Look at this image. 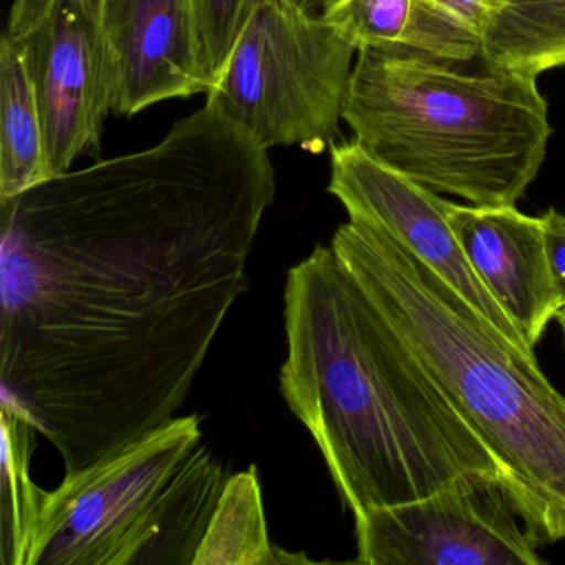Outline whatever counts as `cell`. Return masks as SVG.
Listing matches in <instances>:
<instances>
[{
	"label": "cell",
	"instance_id": "18",
	"mask_svg": "<svg viewBox=\"0 0 565 565\" xmlns=\"http://www.w3.org/2000/svg\"><path fill=\"white\" fill-rule=\"evenodd\" d=\"M541 217L544 221L545 247L555 292L561 306L565 307V216L551 207Z\"/></svg>",
	"mask_w": 565,
	"mask_h": 565
},
{
	"label": "cell",
	"instance_id": "9",
	"mask_svg": "<svg viewBox=\"0 0 565 565\" xmlns=\"http://www.w3.org/2000/svg\"><path fill=\"white\" fill-rule=\"evenodd\" d=\"M330 161L329 191L345 207L349 220L369 224L392 237L479 316L512 342L529 349L462 253L449 226L451 201L383 163L355 140L332 145Z\"/></svg>",
	"mask_w": 565,
	"mask_h": 565
},
{
	"label": "cell",
	"instance_id": "16",
	"mask_svg": "<svg viewBox=\"0 0 565 565\" xmlns=\"http://www.w3.org/2000/svg\"><path fill=\"white\" fill-rule=\"evenodd\" d=\"M494 22L481 61L539 77L565 67V0H491Z\"/></svg>",
	"mask_w": 565,
	"mask_h": 565
},
{
	"label": "cell",
	"instance_id": "5",
	"mask_svg": "<svg viewBox=\"0 0 565 565\" xmlns=\"http://www.w3.org/2000/svg\"><path fill=\"white\" fill-rule=\"evenodd\" d=\"M227 478L173 418L47 491L31 565H194Z\"/></svg>",
	"mask_w": 565,
	"mask_h": 565
},
{
	"label": "cell",
	"instance_id": "17",
	"mask_svg": "<svg viewBox=\"0 0 565 565\" xmlns=\"http://www.w3.org/2000/svg\"><path fill=\"white\" fill-rule=\"evenodd\" d=\"M260 0H191L210 87L223 74Z\"/></svg>",
	"mask_w": 565,
	"mask_h": 565
},
{
	"label": "cell",
	"instance_id": "11",
	"mask_svg": "<svg viewBox=\"0 0 565 565\" xmlns=\"http://www.w3.org/2000/svg\"><path fill=\"white\" fill-rule=\"evenodd\" d=\"M448 221L476 276L534 350L562 309L548 266L544 221L515 206L456 203Z\"/></svg>",
	"mask_w": 565,
	"mask_h": 565
},
{
	"label": "cell",
	"instance_id": "14",
	"mask_svg": "<svg viewBox=\"0 0 565 565\" xmlns=\"http://www.w3.org/2000/svg\"><path fill=\"white\" fill-rule=\"evenodd\" d=\"M310 562L274 547L267 534L256 466L230 476L198 548L194 565H280Z\"/></svg>",
	"mask_w": 565,
	"mask_h": 565
},
{
	"label": "cell",
	"instance_id": "7",
	"mask_svg": "<svg viewBox=\"0 0 565 565\" xmlns=\"http://www.w3.org/2000/svg\"><path fill=\"white\" fill-rule=\"evenodd\" d=\"M6 35L24 51L52 178L71 171L81 154L100 153L114 98L104 0H15Z\"/></svg>",
	"mask_w": 565,
	"mask_h": 565
},
{
	"label": "cell",
	"instance_id": "10",
	"mask_svg": "<svg viewBox=\"0 0 565 565\" xmlns=\"http://www.w3.org/2000/svg\"><path fill=\"white\" fill-rule=\"evenodd\" d=\"M117 115L210 90L191 0H104Z\"/></svg>",
	"mask_w": 565,
	"mask_h": 565
},
{
	"label": "cell",
	"instance_id": "19",
	"mask_svg": "<svg viewBox=\"0 0 565 565\" xmlns=\"http://www.w3.org/2000/svg\"><path fill=\"white\" fill-rule=\"evenodd\" d=\"M443 8L448 9L459 21L465 22L482 42L488 39L494 22L491 0H436Z\"/></svg>",
	"mask_w": 565,
	"mask_h": 565
},
{
	"label": "cell",
	"instance_id": "12",
	"mask_svg": "<svg viewBox=\"0 0 565 565\" xmlns=\"http://www.w3.org/2000/svg\"><path fill=\"white\" fill-rule=\"evenodd\" d=\"M323 18L359 51L481 58V41L436 0H329Z\"/></svg>",
	"mask_w": 565,
	"mask_h": 565
},
{
	"label": "cell",
	"instance_id": "13",
	"mask_svg": "<svg viewBox=\"0 0 565 565\" xmlns=\"http://www.w3.org/2000/svg\"><path fill=\"white\" fill-rule=\"evenodd\" d=\"M51 178L44 118L24 51L4 35L0 47V203Z\"/></svg>",
	"mask_w": 565,
	"mask_h": 565
},
{
	"label": "cell",
	"instance_id": "6",
	"mask_svg": "<svg viewBox=\"0 0 565 565\" xmlns=\"http://www.w3.org/2000/svg\"><path fill=\"white\" fill-rule=\"evenodd\" d=\"M356 49L299 0H260L206 102L260 147L335 145Z\"/></svg>",
	"mask_w": 565,
	"mask_h": 565
},
{
	"label": "cell",
	"instance_id": "4",
	"mask_svg": "<svg viewBox=\"0 0 565 565\" xmlns=\"http://www.w3.org/2000/svg\"><path fill=\"white\" fill-rule=\"evenodd\" d=\"M343 121L383 163L475 206H515L552 135L537 77L370 49L356 52Z\"/></svg>",
	"mask_w": 565,
	"mask_h": 565
},
{
	"label": "cell",
	"instance_id": "1",
	"mask_svg": "<svg viewBox=\"0 0 565 565\" xmlns=\"http://www.w3.org/2000/svg\"><path fill=\"white\" fill-rule=\"evenodd\" d=\"M276 193L269 150L206 102L148 150L0 203L2 403L65 476L174 418Z\"/></svg>",
	"mask_w": 565,
	"mask_h": 565
},
{
	"label": "cell",
	"instance_id": "2",
	"mask_svg": "<svg viewBox=\"0 0 565 565\" xmlns=\"http://www.w3.org/2000/svg\"><path fill=\"white\" fill-rule=\"evenodd\" d=\"M280 392L309 429L353 518L425 498L491 449L373 306L332 246L290 269Z\"/></svg>",
	"mask_w": 565,
	"mask_h": 565
},
{
	"label": "cell",
	"instance_id": "20",
	"mask_svg": "<svg viewBox=\"0 0 565 565\" xmlns=\"http://www.w3.org/2000/svg\"><path fill=\"white\" fill-rule=\"evenodd\" d=\"M555 320H557L558 326H561L562 333H564V343H565V307H562L558 310L557 316H555Z\"/></svg>",
	"mask_w": 565,
	"mask_h": 565
},
{
	"label": "cell",
	"instance_id": "3",
	"mask_svg": "<svg viewBox=\"0 0 565 565\" xmlns=\"http://www.w3.org/2000/svg\"><path fill=\"white\" fill-rule=\"evenodd\" d=\"M332 249L501 465L529 534L565 539V395L534 350L479 316L418 257L349 220Z\"/></svg>",
	"mask_w": 565,
	"mask_h": 565
},
{
	"label": "cell",
	"instance_id": "8",
	"mask_svg": "<svg viewBox=\"0 0 565 565\" xmlns=\"http://www.w3.org/2000/svg\"><path fill=\"white\" fill-rule=\"evenodd\" d=\"M355 562L363 565H539L499 472H466L415 501L355 518Z\"/></svg>",
	"mask_w": 565,
	"mask_h": 565
},
{
	"label": "cell",
	"instance_id": "15",
	"mask_svg": "<svg viewBox=\"0 0 565 565\" xmlns=\"http://www.w3.org/2000/svg\"><path fill=\"white\" fill-rule=\"evenodd\" d=\"M2 495L0 564L31 565L32 548L47 491L32 481L31 458L39 429L15 406L0 402Z\"/></svg>",
	"mask_w": 565,
	"mask_h": 565
}]
</instances>
